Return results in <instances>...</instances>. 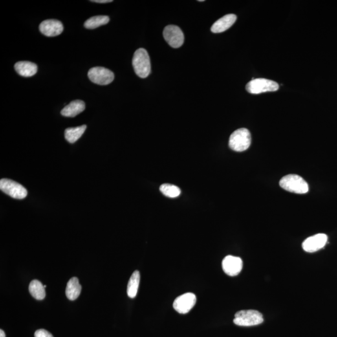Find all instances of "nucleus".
Segmentation results:
<instances>
[{
    "label": "nucleus",
    "mask_w": 337,
    "mask_h": 337,
    "mask_svg": "<svg viewBox=\"0 0 337 337\" xmlns=\"http://www.w3.org/2000/svg\"><path fill=\"white\" fill-rule=\"evenodd\" d=\"M134 71L139 77L146 78L151 72V61L147 51L140 48L134 53L133 58Z\"/></svg>",
    "instance_id": "1"
},
{
    "label": "nucleus",
    "mask_w": 337,
    "mask_h": 337,
    "mask_svg": "<svg viewBox=\"0 0 337 337\" xmlns=\"http://www.w3.org/2000/svg\"><path fill=\"white\" fill-rule=\"evenodd\" d=\"M280 186L285 190L296 194H306L309 190L307 182L298 175H289L284 176L280 180Z\"/></svg>",
    "instance_id": "2"
},
{
    "label": "nucleus",
    "mask_w": 337,
    "mask_h": 337,
    "mask_svg": "<svg viewBox=\"0 0 337 337\" xmlns=\"http://www.w3.org/2000/svg\"><path fill=\"white\" fill-rule=\"evenodd\" d=\"M264 322V317L261 312L255 310H244L236 313L233 323L241 327H252Z\"/></svg>",
    "instance_id": "3"
},
{
    "label": "nucleus",
    "mask_w": 337,
    "mask_h": 337,
    "mask_svg": "<svg viewBox=\"0 0 337 337\" xmlns=\"http://www.w3.org/2000/svg\"><path fill=\"white\" fill-rule=\"evenodd\" d=\"M251 135L249 131L246 128L236 130L231 134L229 145L231 149L236 152H243L250 147Z\"/></svg>",
    "instance_id": "4"
},
{
    "label": "nucleus",
    "mask_w": 337,
    "mask_h": 337,
    "mask_svg": "<svg viewBox=\"0 0 337 337\" xmlns=\"http://www.w3.org/2000/svg\"><path fill=\"white\" fill-rule=\"evenodd\" d=\"M279 89L278 83L264 78L252 79L246 85V90L250 94H258L266 92L276 91Z\"/></svg>",
    "instance_id": "5"
},
{
    "label": "nucleus",
    "mask_w": 337,
    "mask_h": 337,
    "mask_svg": "<svg viewBox=\"0 0 337 337\" xmlns=\"http://www.w3.org/2000/svg\"><path fill=\"white\" fill-rule=\"evenodd\" d=\"M0 189L13 199H25L28 195L27 190L22 185L8 179L0 180Z\"/></svg>",
    "instance_id": "6"
},
{
    "label": "nucleus",
    "mask_w": 337,
    "mask_h": 337,
    "mask_svg": "<svg viewBox=\"0 0 337 337\" xmlns=\"http://www.w3.org/2000/svg\"><path fill=\"white\" fill-rule=\"evenodd\" d=\"M88 74L92 83L99 85H109L114 79L113 72L104 67L92 68Z\"/></svg>",
    "instance_id": "7"
},
{
    "label": "nucleus",
    "mask_w": 337,
    "mask_h": 337,
    "mask_svg": "<svg viewBox=\"0 0 337 337\" xmlns=\"http://www.w3.org/2000/svg\"><path fill=\"white\" fill-rule=\"evenodd\" d=\"M163 36L167 43L174 48H180L184 44L183 32L177 26H167L163 32Z\"/></svg>",
    "instance_id": "8"
},
{
    "label": "nucleus",
    "mask_w": 337,
    "mask_h": 337,
    "mask_svg": "<svg viewBox=\"0 0 337 337\" xmlns=\"http://www.w3.org/2000/svg\"><path fill=\"white\" fill-rule=\"evenodd\" d=\"M197 301L193 293H186L177 297L173 303V307L179 314H186L195 307Z\"/></svg>",
    "instance_id": "9"
},
{
    "label": "nucleus",
    "mask_w": 337,
    "mask_h": 337,
    "mask_svg": "<svg viewBox=\"0 0 337 337\" xmlns=\"http://www.w3.org/2000/svg\"><path fill=\"white\" fill-rule=\"evenodd\" d=\"M327 240V235L325 233H317L313 236L308 237L303 241V249L307 252H316L324 248Z\"/></svg>",
    "instance_id": "10"
},
{
    "label": "nucleus",
    "mask_w": 337,
    "mask_h": 337,
    "mask_svg": "<svg viewBox=\"0 0 337 337\" xmlns=\"http://www.w3.org/2000/svg\"><path fill=\"white\" fill-rule=\"evenodd\" d=\"M224 272L229 276L234 277L239 275L243 267V262L239 257L228 255L222 261Z\"/></svg>",
    "instance_id": "11"
},
{
    "label": "nucleus",
    "mask_w": 337,
    "mask_h": 337,
    "mask_svg": "<svg viewBox=\"0 0 337 337\" xmlns=\"http://www.w3.org/2000/svg\"><path fill=\"white\" fill-rule=\"evenodd\" d=\"M39 31L42 34L48 37H54L62 34L63 25L57 19H47L41 22L39 25Z\"/></svg>",
    "instance_id": "12"
},
{
    "label": "nucleus",
    "mask_w": 337,
    "mask_h": 337,
    "mask_svg": "<svg viewBox=\"0 0 337 337\" xmlns=\"http://www.w3.org/2000/svg\"><path fill=\"white\" fill-rule=\"evenodd\" d=\"M236 15L229 14L215 21L211 27V32L214 34H220L228 30L236 21Z\"/></svg>",
    "instance_id": "13"
},
{
    "label": "nucleus",
    "mask_w": 337,
    "mask_h": 337,
    "mask_svg": "<svg viewBox=\"0 0 337 337\" xmlns=\"http://www.w3.org/2000/svg\"><path fill=\"white\" fill-rule=\"evenodd\" d=\"M85 103L81 100H75L70 103L61 110V115L69 118H74L85 111Z\"/></svg>",
    "instance_id": "14"
},
{
    "label": "nucleus",
    "mask_w": 337,
    "mask_h": 337,
    "mask_svg": "<svg viewBox=\"0 0 337 337\" xmlns=\"http://www.w3.org/2000/svg\"><path fill=\"white\" fill-rule=\"evenodd\" d=\"M15 69L18 74L21 76L32 77L34 76L37 71V67L36 64L30 61H19L15 65Z\"/></svg>",
    "instance_id": "15"
},
{
    "label": "nucleus",
    "mask_w": 337,
    "mask_h": 337,
    "mask_svg": "<svg viewBox=\"0 0 337 337\" xmlns=\"http://www.w3.org/2000/svg\"><path fill=\"white\" fill-rule=\"evenodd\" d=\"M81 289L82 288L79 283L78 279L76 277H72L67 284L66 296L70 301H75L80 295Z\"/></svg>",
    "instance_id": "16"
},
{
    "label": "nucleus",
    "mask_w": 337,
    "mask_h": 337,
    "mask_svg": "<svg viewBox=\"0 0 337 337\" xmlns=\"http://www.w3.org/2000/svg\"><path fill=\"white\" fill-rule=\"evenodd\" d=\"M87 125H83L76 127H69L65 130V137L70 143H74L83 136L87 129Z\"/></svg>",
    "instance_id": "17"
},
{
    "label": "nucleus",
    "mask_w": 337,
    "mask_h": 337,
    "mask_svg": "<svg viewBox=\"0 0 337 337\" xmlns=\"http://www.w3.org/2000/svg\"><path fill=\"white\" fill-rule=\"evenodd\" d=\"M140 282V273L138 270L134 271L127 284V294L130 298H135L138 291Z\"/></svg>",
    "instance_id": "18"
},
{
    "label": "nucleus",
    "mask_w": 337,
    "mask_h": 337,
    "mask_svg": "<svg viewBox=\"0 0 337 337\" xmlns=\"http://www.w3.org/2000/svg\"><path fill=\"white\" fill-rule=\"evenodd\" d=\"M29 291L33 297L38 301H41L45 298V288L41 282L37 280H34L31 282L29 285Z\"/></svg>",
    "instance_id": "19"
},
{
    "label": "nucleus",
    "mask_w": 337,
    "mask_h": 337,
    "mask_svg": "<svg viewBox=\"0 0 337 337\" xmlns=\"http://www.w3.org/2000/svg\"><path fill=\"white\" fill-rule=\"evenodd\" d=\"M109 21V18L107 16H96L90 18L85 21L84 26L87 29H95L102 25H106Z\"/></svg>",
    "instance_id": "20"
},
{
    "label": "nucleus",
    "mask_w": 337,
    "mask_h": 337,
    "mask_svg": "<svg viewBox=\"0 0 337 337\" xmlns=\"http://www.w3.org/2000/svg\"><path fill=\"white\" fill-rule=\"evenodd\" d=\"M160 191L164 195L171 198H175L180 195L179 187L169 184H164L160 187Z\"/></svg>",
    "instance_id": "21"
},
{
    "label": "nucleus",
    "mask_w": 337,
    "mask_h": 337,
    "mask_svg": "<svg viewBox=\"0 0 337 337\" xmlns=\"http://www.w3.org/2000/svg\"><path fill=\"white\" fill-rule=\"evenodd\" d=\"M35 337H53V335L45 329H39L35 333Z\"/></svg>",
    "instance_id": "22"
},
{
    "label": "nucleus",
    "mask_w": 337,
    "mask_h": 337,
    "mask_svg": "<svg viewBox=\"0 0 337 337\" xmlns=\"http://www.w3.org/2000/svg\"><path fill=\"white\" fill-rule=\"evenodd\" d=\"M91 2H94V3H111L112 0H91Z\"/></svg>",
    "instance_id": "23"
},
{
    "label": "nucleus",
    "mask_w": 337,
    "mask_h": 337,
    "mask_svg": "<svg viewBox=\"0 0 337 337\" xmlns=\"http://www.w3.org/2000/svg\"><path fill=\"white\" fill-rule=\"evenodd\" d=\"M0 337H6L5 333L3 330H0Z\"/></svg>",
    "instance_id": "24"
}]
</instances>
